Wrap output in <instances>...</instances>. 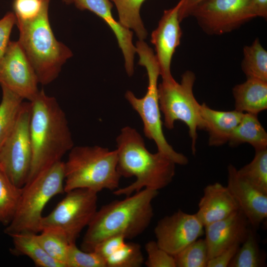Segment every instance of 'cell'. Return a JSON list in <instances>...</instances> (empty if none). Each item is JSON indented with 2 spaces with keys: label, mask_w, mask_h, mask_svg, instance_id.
<instances>
[{
  "label": "cell",
  "mask_w": 267,
  "mask_h": 267,
  "mask_svg": "<svg viewBox=\"0 0 267 267\" xmlns=\"http://www.w3.org/2000/svg\"><path fill=\"white\" fill-rule=\"evenodd\" d=\"M30 102L32 156L27 182L61 161L74 146L66 114L54 97L42 89Z\"/></svg>",
  "instance_id": "1"
},
{
  "label": "cell",
  "mask_w": 267,
  "mask_h": 267,
  "mask_svg": "<svg viewBox=\"0 0 267 267\" xmlns=\"http://www.w3.org/2000/svg\"><path fill=\"white\" fill-rule=\"evenodd\" d=\"M116 143L118 173L121 177L134 176L136 179L129 185L114 190V195L129 196L143 188L158 191L172 182L176 163L159 151H149L135 129L126 126L121 129Z\"/></svg>",
  "instance_id": "2"
},
{
  "label": "cell",
  "mask_w": 267,
  "mask_h": 267,
  "mask_svg": "<svg viewBox=\"0 0 267 267\" xmlns=\"http://www.w3.org/2000/svg\"><path fill=\"white\" fill-rule=\"evenodd\" d=\"M158 194L157 190L144 188L101 207L88 225L81 249L92 252L99 242L113 235L131 239L142 233L154 215L152 201Z\"/></svg>",
  "instance_id": "3"
},
{
  "label": "cell",
  "mask_w": 267,
  "mask_h": 267,
  "mask_svg": "<svg viewBox=\"0 0 267 267\" xmlns=\"http://www.w3.org/2000/svg\"><path fill=\"white\" fill-rule=\"evenodd\" d=\"M50 0H44L39 15L31 20L17 21L19 42L36 74L39 83L46 85L58 77L62 65L73 53L58 41L48 18Z\"/></svg>",
  "instance_id": "4"
},
{
  "label": "cell",
  "mask_w": 267,
  "mask_h": 267,
  "mask_svg": "<svg viewBox=\"0 0 267 267\" xmlns=\"http://www.w3.org/2000/svg\"><path fill=\"white\" fill-rule=\"evenodd\" d=\"M117 150L97 145L74 146L64 162V192L85 188L98 193L119 188Z\"/></svg>",
  "instance_id": "5"
},
{
  "label": "cell",
  "mask_w": 267,
  "mask_h": 267,
  "mask_svg": "<svg viewBox=\"0 0 267 267\" xmlns=\"http://www.w3.org/2000/svg\"><path fill=\"white\" fill-rule=\"evenodd\" d=\"M135 46L139 58L138 64L144 67L147 71V90L141 98H137L133 92L128 90L125 98L139 114L143 122L145 136L155 142L158 151L166 155L176 164L185 165L188 163V158L174 149L163 132L158 95V79L160 73L155 55L144 41H137Z\"/></svg>",
  "instance_id": "6"
},
{
  "label": "cell",
  "mask_w": 267,
  "mask_h": 267,
  "mask_svg": "<svg viewBox=\"0 0 267 267\" xmlns=\"http://www.w3.org/2000/svg\"><path fill=\"white\" fill-rule=\"evenodd\" d=\"M64 162L59 161L42 171L22 187L14 216L4 232L10 236L20 232L38 233L41 230L43 212L54 196L63 193Z\"/></svg>",
  "instance_id": "7"
},
{
  "label": "cell",
  "mask_w": 267,
  "mask_h": 267,
  "mask_svg": "<svg viewBox=\"0 0 267 267\" xmlns=\"http://www.w3.org/2000/svg\"><path fill=\"white\" fill-rule=\"evenodd\" d=\"M196 77L189 70L181 76L180 83L162 81L158 86V95L161 112L164 115V126L169 130L174 128L179 120L188 128L191 139V150L194 154L198 137L197 130H205V125L200 114V104L193 94Z\"/></svg>",
  "instance_id": "8"
},
{
  "label": "cell",
  "mask_w": 267,
  "mask_h": 267,
  "mask_svg": "<svg viewBox=\"0 0 267 267\" xmlns=\"http://www.w3.org/2000/svg\"><path fill=\"white\" fill-rule=\"evenodd\" d=\"M65 193V196L54 209L43 217L41 229L59 230L70 243H74L97 210V193L85 188L75 189Z\"/></svg>",
  "instance_id": "9"
},
{
  "label": "cell",
  "mask_w": 267,
  "mask_h": 267,
  "mask_svg": "<svg viewBox=\"0 0 267 267\" xmlns=\"http://www.w3.org/2000/svg\"><path fill=\"white\" fill-rule=\"evenodd\" d=\"M30 115V102H24L13 131L0 148V170L19 187L27 182L31 165Z\"/></svg>",
  "instance_id": "10"
},
{
  "label": "cell",
  "mask_w": 267,
  "mask_h": 267,
  "mask_svg": "<svg viewBox=\"0 0 267 267\" xmlns=\"http://www.w3.org/2000/svg\"><path fill=\"white\" fill-rule=\"evenodd\" d=\"M251 0H207L192 12L202 29L209 35L229 33L255 18Z\"/></svg>",
  "instance_id": "11"
},
{
  "label": "cell",
  "mask_w": 267,
  "mask_h": 267,
  "mask_svg": "<svg viewBox=\"0 0 267 267\" xmlns=\"http://www.w3.org/2000/svg\"><path fill=\"white\" fill-rule=\"evenodd\" d=\"M35 70L18 41H9L0 60V85L23 99L32 101L38 93Z\"/></svg>",
  "instance_id": "12"
},
{
  "label": "cell",
  "mask_w": 267,
  "mask_h": 267,
  "mask_svg": "<svg viewBox=\"0 0 267 267\" xmlns=\"http://www.w3.org/2000/svg\"><path fill=\"white\" fill-rule=\"evenodd\" d=\"M204 226L196 214L179 210L160 219L154 233L158 245L172 256L198 239L204 233Z\"/></svg>",
  "instance_id": "13"
},
{
  "label": "cell",
  "mask_w": 267,
  "mask_h": 267,
  "mask_svg": "<svg viewBox=\"0 0 267 267\" xmlns=\"http://www.w3.org/2000/svg\"><path fill=\"white\" fill-rule=\"evenodd\" d=\"M180 5V0L175 7L164 11L157 27L151 36V42L155 46V55L159 64L160 76L162 81L165 82L175 80L171 74V65L182 36L178 17Z\"/></svg>",
  "instance_id": "14"
},
{
  "label": "cell",
  "mask_w": 267,
  "mask_h": 267,
  "mask_svg": "<svg viewBox=\"0 0 267 267\" xmlns=\"http://www.w3.org/2000/svg\"><path fill=\"white\" fill-rule=\"evenodd\" d=\"M237 170L233 165L228 166L227 187L251 226L257 230L267 217V193L241 178Z\"/></svg>",
  "instance_id": "15"
},
{
  "label": "cell",
  "mask_w": 267,
  "mask_h": 267,
  "mask_svg": "<svg viewBox=\"0 0 267 267\" xmlns=\"http://www.w3.org/2000/svg\"><path fill=\"white\" fill-rule=\"evenodd\" d=\"M251 227L239 210L227 218L204 226L209 260L235 244H241Z\"/></svg>",
  "instance_id": "16"
},
{
  "label": "cell",
  "mask_w": 267,
  "mask_h": 267,
  "mask_svg": "<svg viewBox=\"0 0 267 267\" xmlns=\"http://www.w3.org/2000/svg\"><path fill=\"white\" fill-rule=\"evenodd\" d=\"M65 3H73L81 10H89L105 21L116 37L124 56L126 72L129 76H132L136 53L135 46L133 43V33L114 18L112 14L113 4L110 0H66Z\"/></svg>",
  "instance_id": "17"
},
{
  "label": "cell",
  "mask_w": 267,
  "mask_h": 267,
  "mask_svg": "<svg viewBox=\"0 0 267 267\" xmlns=\"http://www.w3.org/2000/svg\"><path fill=\"white\" fill-rule=\"evenodd\" d=\"M240 210L228 187L219 182L206 186L196 216L204 226L222 220Z\"/></svg>",
  "instance_id": "18"
},
{
  "label": "cell",
  "mask_w": 267,
  "mask_h": 267,
  "mask_svg": "<svg viewBox=\"0 0 267 267\" xmlns=\"http://www.w3.org/2000/svg\"><path fill=\"white\" fill-rule=\"evenodd\" d=\"M244 113L236 110H216L205 103L201 104L200 114L204 123L205 130L209 134V145L219 146L227 142Z\"/></svg>",
  "instance_id": "19"
},
{
  "label": "cell",
  "mask_w": 267,
  "mask_h": 267,
  "mask_svg": "<svg viewBox=\"0 0 267 267\" xmlns=\"http://www.w3.org/2000/svg\"><path fill=\"white\" fill-rule=\"evenodd\" d=\"M235 110L258 115L267 108V82L247 78L232 89Z\"/></svg>",
  "instance_id": "20"
},
{
  "label": "cell",
  "mask_w": 267,
  "mask_h": 267,
  "mask_svg": "<svg viewBox=\"0 0 267 267\" xmlns=\"http://www.w3.org/2000/svg\"><path fill=\"white\" fill-rule=\"evenodd\" d=\"M257 115L244 114L230 136L228 142L230 146L235 147L247 143L251 145L255 151L267 148V133Z\"/></svg>",
  "instance_id": "21"
},
{
  "label": "cell",
  "mask_w": 267,
  "mask_h": 267,
  "mask_svg": "<svg viewBox=\"0 0 267 267\" xmlns=\"http://www.w3.org/2000/svg\"><path fill=\"white\" fill-rule=\"evenodd\" d=\"M33 232H20L10 235L13 248L11 253L29 258L37 267H64L61 263L51 258L44 249Z\"/></svg>",
  "instance_id": "22"
},
{
  "label": "cell",
  "mask_w": 267,
  "mask_h": 267,
  "mask_svg": "<svg viewBox=\"0 0 267 267\" xmlns=\"http://www.w3.org/2000/svg\"><path fill=\"white\" fill-rule=\"evenodd\" d=\"M0 103V148L13 131L24 99L6 88L1 86Z\"/></svg>",
  "instance_id": "23"
},
{
  "label": "cell",
  "mask_w": 267,
  "mask_h": 267,
  "mask_svg": "<svg viewBox=\"0 0 267 267\" xmlns=\"http://www.w3.org/2000/svg\"><path fill=\"white\" fill-rule=\"evenodd\" d=\"M266 255L260 249L256 230L250 228L230 262L229 267H261L266 265Z\"/></svg>",
  "instance_id": "24"
},
{
  "label": "cell",
  "mask_w": 267,
  "mask_h": 267,
  "mask_svg": "<svg viewBox=\"0 0 267 267\" xmlns=\"http://www.w3.org/2000/svg\"><path fill=\"white\" fill-rule=\"evenodd\" d=\"M241 69L247 78L267 82V51L258 38L244 47Z\"/></svg>",
  "instance_id": "25"
},
{
  "label": "cell",
  "mask_w": 267,
  "mask_h": 267,
  "mask_svg": "<svg viewBox=\"0 0 267 267\" xmlns=\"http://www.w3.org/2000/svg\"><path fill=\"white\" fill-rule=\"evenodd\" d=\"M145 0H110L116 8L119 21L125 27L133 30L139 40H144L147 32L142 21L140 10Z\"/></svg>",
  "instance_id": "26"
},
{
  "label": "cell",
  "mask_w": 267,
  "mask_h": 267,
  "mask_svg": "<svg viewBox=\"0 0 267 267\" xmlns=\"http://www.w3.org/2000/svg\"><path fill=\"white\" fill-rule=\"evenodd\" d=\"M22 192V187L13 183L0 170V223L7 226L13 219Z\"/></svg>",
  "instance_id": "27"
},
{
  "label": "cell",
  "mask_w": 267,
  "mask_h": 267,
  "mask_svg": "<svg viewBox=\"0 0 267 267\" xmlns=\"http://www.w3.org/2000/svg\"><path fill=\"white\" fill-rule=\"evenodd\" d=\"M40 232V234H36V238L39 243L51 258L66 267L67 254L72 243L59 230L44 228Z\"/></svg>",
  "instance_id": "28"
},
{
  "label": "cell",
  "mask_w": 267,
  "mask_h": 267,
  "mask_svg": "<svg viewBox=\"0 0 267 267\" xmlns=\"http://www.w3.org/2000/svg\"><path fill=\"white\" fill-rule=\"evenodd\" d=\"M237 171L241 178L267 193V148L255 151L252 161Z\"/></svg>",
  "instance_id": "29"
},
{
  "label": "cell",
  "mask_w": 267,
  "mask_h": 267,
  "mask_svg": "<svg viewBox=\"0 0 267 267\" xmlns=\"http://www.w3.org/2000/svg\"><path fill=\"white\" fill-rule=\"evenodd\" d=\"M173 256L176 267H207L209 254L206 240L198 238Z\"/></svg>",
  "instance_id": "30"
},
{
  "label": "cell",
  "mask_w": 267,
  "mask_h": 267,
  "mask_svg": "<svg viewBox=\"0 0 267 267\" xmlns=\"http://www.w3.org/2000/svg\"><path fill=\"white\" fill-rule=\"evenodd\" d=\"M106 267H139L144 258L139 244L126 242L105 260Z\"/></svg>",
  "instance_id": "31"
},
{
  "label": "cell",
  "mask_w": 267,
  "mask_h": 267,
  "mask_svg": "<svg viewBox=\"0 0 267 267\" xmlns=\"http://www.w3.org/2000/svg\"><path fill=\"white\" fill-rule=\"evenodd\" d=\"M66 267H106V265L105 260L95 252L84 251L75 243L69 247Z\"/></svg>",
  "instance_id": "32"
},
{
  "label": "cell",
  "mask_w": 267,
  "mask_h": 267,
  "mask_svg": "<svg viewBox=\"0 0 267 267\" xmlns=\"http://www.w3.org/2000/svg\"><path fill=\"white\" fill-rule=\"evenodd\" d=\"M147 267H176L173 256L162 249L156 241H149L145 245Z\"/></svg>",
  "instance_id": "33"
},
{
  "label": "cell",
  "mask_w": 267,
  "mask_h": 267,
  "mask_svg": "<svg viewBox=\"0 0 267 267\" xmlns=\"http://www.w3.org/2000/svg\"><path fill=\"white\" fill-rule=\"evenodd\" d=\"M44 0H14L13 8L17 21H26L37 17L40 13Z\"/></svg>",
  "instance_id": "34"
},
{
  "label": "cell",
  "mask_w": 267,
  "mask_h": 267,
  "mask_svg": "<svg viewBox=\"0 0 267 267\" xmlns=\"http://www.w3.org/2000/svg\"><path fill=\"white\" fill-rule=\"evenodd\" d=\"M126 238L122 235H116L108 237L94 247L93 251L105 260L121 248L126 243Z\"/></svg>",
  "instance_id": "35"
},
{
  "label": "cell",
  "mask_w": 267,
  "mask_h": 267,
  "mask_svg": "<svg viewBox=\"0 0 267 267\" xmlns=\"http://www.w3.org/2000/svg\"><path fill=\"white\" fill-rule=\"evenodd\" d=\"M16 23L14 12H7L0 19V60L4 55L9 42L12 29Z\"/></svg>",
  "instance_id": "36"
},
{
  "label": "cell",
  "mask_w": 267,
  "mask_h": 267,
  "mask_svg": "<svg viewBox=\"0 0 267 267\" xmlns=\"http://www.w3.org/2000/svg\"><path fill=\"white\" fill-rule=\"evenodd\" d=\"M241 244H234L222 251L216 256L210 259L207 267H227L236 253Z\"/></svg>",
  "instance_id": "37"
},
{
  "label": "cell",
  "mask_w": 267,
  "mask_h": 267,
  "mask_svg": "<svg viewBox=\"0 0 267 267\" xmlns=\"http://www.w3.org/2000/svg\"><path fill=\"white\" fill-rule=\"evenodd\" d=\"M207 0H180L181 5L178 11V17L181 22L191 16L194 10Z\"/></svg>",
  "instance_id": "38"
},
{
  "label": "cell",
  "mask_w": 267,
  "mask_h": 267,
  "mask_svg": "<svg viewBox=\"0 0 267 267\" xmlns=\"http://www.w3.org/2000/svg\"><path fill=\"white\" fill-rule=\"evenodd\" d=\"M251 7L254 16L267 17V0H251Z\"/></svg>",
  "instance_id": "39"
},
{
  "label": "cell",
  "mask_w": 267,
  "mask_h": 267,
  "mask_svg": "<svg viewBox=\"0 0 267 267\" xmlns=\"http://www.w3.org/2000/svg\"><path fill=\"white\" fill-rule=\"evenodd\" d=\"M63 1L65 2L66 1V0H63Z\"/></svg>",
  "instance_id": "40"
}]
</instances>
